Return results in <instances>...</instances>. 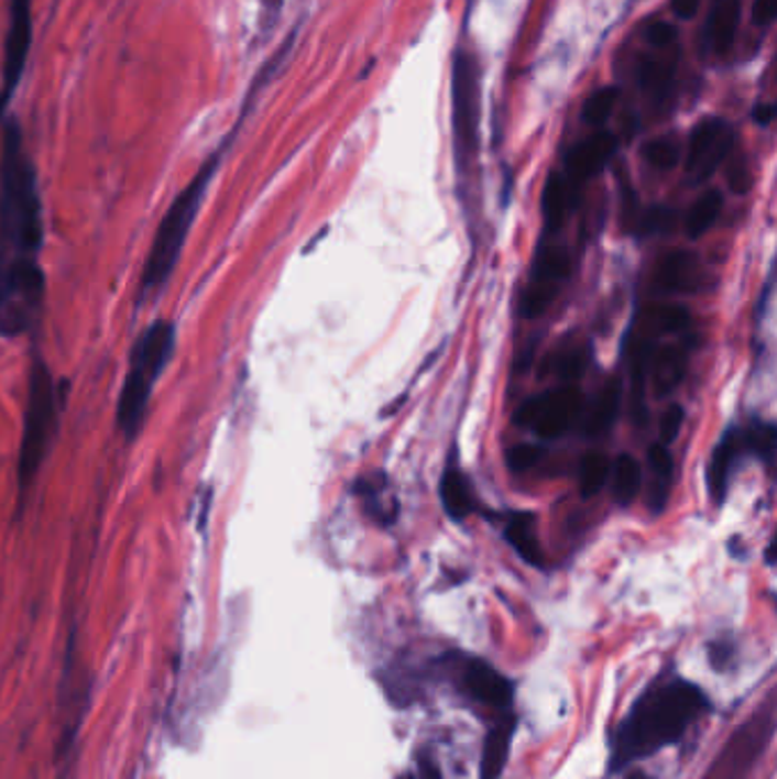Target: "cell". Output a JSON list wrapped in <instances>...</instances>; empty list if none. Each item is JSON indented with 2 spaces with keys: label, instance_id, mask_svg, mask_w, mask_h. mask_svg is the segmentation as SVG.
Returning a JSON list of instances; mask_svg holds the SVG:
<instances>
[{
  "label": "cell",
  "instance_id": "cell-1",
  "mask_svg": "<svg viewBox=\"0 0 777 779\" xmlns=\"http://www.w3.org/2000/svg\"><path fill=\"white\" fill-rule=\"evenodd\" d=\"M704 711H709L707 695L687 679L670 677L650 687L613 734L611 770H623L677 743Z\"/></svg>",
  "mask_w": 777,
  "mask_h": 779
},
{
  "label": "cell",
  "instance_id": "cell-2",
  "mask_svg": "<svg viewBox=\"0 0 777 779\" xmlns=\"http://www.w3.org/2000/svg\"><path fill=\"white\" fill-rule=\"evenodd\" d=\"M44 242V219L37 172L17 121H10L0 151V246L10 257H37Z\"/></svg>",
  "mask_w": 777,
  "mask_h": 779
},
{
  "label": "cell",
  "instance_id": "cell-3",
  "mask_svg": "<svg viewBox=\"0 0 777 779\" xmlns=\"http://www.w3.org/2000/svg\"><path fill=\"white\" fill-rule=\"evenodd\" d=\"M174 347L176 323L167 317L155 319L135 342L131 351V365H128V374L117 402V427L125 440L140 436L146 421L153 387L169 365Z\"/></svg>",
  "mask_w": 777,
  "mask_h": 779
},
{
  "label": "cell",
  "instance_id": "cell-4",
  "mask_svg": "<svg viewBox=\"0 0 777 779\" xmlns=\"http://www.w3.org/2000/svg\"><path fill=\"white\" fill-rule=\"evenodd\" d=\"M221 146L219 151H215L206 162L204 167L197 172L185 189L174 199V204L167 208V215L162 217L157 233L153 238L151 251L146 255V265H144V274H142V292H151L160 285H165L167 278L174 274L185 240L191 231V223L199 215V208L204 204L206 191L219 169V162L223 155Z\"/></svg>",
  "mask_w": 777,
  "mask_h": 779
},
{
  "label": "cell",
  "instance_id": "cell-5",
  "mask_svg": "<svg viewBox=\"0 0 777 779\" xmlns=\"http://www.w3.org/2000/svg\"><path fill=\"white\" fill-rule=\"evenodd\" d=\"M57 421H59V390L48 365L37 355V359L32 361L30 378H28V402L23 410V431H21L19 461H17V476H19L21 493L30 489L37 472L42 470L57 434Z\"/></svg>",
  "mask_w": 777,
  "mask_h": 779
},
{
  "label": "cell",
  "instance_id": "cell-6",
  "mask_svg": "<svg viewBox=\"0 0 777 779\" xmlns=\"http://www.w3.org/2000/svg\"><path fill=\"white\" fill-rule=\"evenodd\" d=\"M775 736V695L766 698L753 716L743 723L700 779H746Z\"/></svg>",
  "mask_w": 777,
  "mask_h": 779
},
{
  "label": "cell",
  "instance_id": "cell-7",
  "mask_svg": "<svg viewBox=\"0 0 777 779\" xmlns=\"http://www.w3.org/2000/svg\"><path fill=\"white\" fill-rule=\"evenodd\" d=\"M479 64L468 51H457L451 62V125L459 167L470 165L479 149Z\"/></svg>",
  "mask_w": 777,
  "mask_h": 779
},
{
  "label": "cell",
  "instance_id": "cell-8",
  "mask_svg": "<svg viewBox=\"0 0 777 779\" xmlns=\"http://www.w3.org/2000/svg\"><path fill=\"white\" fill-rule=\"evenodd\" d=\"M584 408V397H581L574 385H563L552 393H545L525 402L515 413V421L521 427L534 429L540 438L552 440L566 434L574 419Z\"/></svg>",
  "mask_w": 777,
  "mask_h": 779
},
{
  "label": "cell",
  "instance_id": "cell-9",
  "mask_svg": "<svg viewBox=\"0 0 777 779\" xmlns=\"http://www.w3.org/2000/svg\"><path fill=\"white\" fill-rule=\"evenodd\" d=\"M734 140V128L725 119L707 117L698 121L687 146V178L700 185L714 176L732 153Z\"/></svg>",
  "mask_w": 777,
  "mask_h": 779
},
{
  "label": "cell",
  "instance_id": "cell-10",
  "mask_svg": "<svg viewBox=\"0 0 777 779\" xmlns=\"http://www.w3.org/2000/svg\"><path fill=\"white\" fill-rule=\"evenodd\" d=\"M32 44V0H10V23L3 51V89H0V117L17 91Z\"/></svg>",
  "mask_w": 777,
  "mask_h": 779
},
{
  "label": "cell",
  "instance_id": "cell-11",
  "mask_svg": "<svg viewBox=\"0 0 777 779\" xmlns=\"http://www.w3.org/2000/svg\"><path fill=\"white\" fill-rule=\"evenodd\" d=\"M461 689L479 704L493 709H508L513 702V684L493 666L481 659H466L459 668Z\"/></svg>",
  "mask_w": 777,
  "mask_h": 779
},
{
  "label": "cell",
  "instance_id": "cell-12",
  "mask_svg": "<svg viewBox=\"0 0 777 779\" xmlns=\"http://www.w3.org/2000/svg\"><path fill=\"white\" fill-rule=\"evenodd\" d=\"M619 149L616 135L600 130V133L579 142L566 157V178L577 187L598 176L613 157Z\"/></svg>",
  "mask_w": 777,
  "mask_h": 779
},
{
  "label": "cell",
  "instance_id": "cell-13",
  "mask_svg": "<svg viewBox=\"0 0 777 779\" xmlns=\"http://www.w3.org/2000/svg\"><path fill=\"white\" fill-rule=\"evenodd\" d=\"M655 285L664 295H691L704 287V267L691 251H670L661 257L655 274Z\"/></svg>",
  "mask_w": 777,
  "mask_h": 779
},
{
  "label": "cell",
  "instance_id": "cell-14",
  "mask_svg": "<svg viewBox=\"0 0 777 779\" xmlns=\"http://www.w3.org/2000/svg\"><path fill=\"white\" fill-rule=\"evenodd\" d=\"M577 185L570 183L566 178V174H549L545 189H543V199H540V210H543V221L545 229L552 233L559 231L561 226L566 223V219L572 215L574 206H577Z\"/></svg>",
  "mask_w": 777,
  "mask_h": 779
},
{
  "label": "cell",
  "instance_id": "cell-15",
  "mask_svg": "<svg viewBox=\"0 0 777 779\" xmlns=\"http://www.w3.org/2000/svg\"><path fill=\"white\" fill-rule=\"evenodd\" d=\"M515 727H517V718L508 713V716L500 718L495 723V727H491V732L485 734L481 766H479V779H500V775L506 766L508 753H511Z\"/></svg>",
  "mask_w": 777,
  "mask_h": 779
},
{
  "label": "cell",
  "instance_id": "cell-16",
  "mask_svg": "<svg viewBox=\"0 0 777 779\" xmlns=\"http://www.w3.org/2000/svg\"><path fill=\"white\" fill-rule=\"evenodd\" d=\"M687 374V349L685 347H664L650 355L647 365V381H653L657 397L670 395L672 390L685 381Z\"/></svg>",
  "mask_w": 777,
  "mask_h": 779
},
{
  "label": "cell",
  "instance_id": "cell-17",
  "mask_svg": "<svg viewBox=\"0 0 777 779\" xmlns=\"http://www.w3.org/2000/svg\"><path fill=\"white\" fill-rule=\"evenodd\" d=\"M741 21V0H719L716 8L711 10V17L704 28V42L709 48H714L719 55H725L734 40Z\"/></svg>",
  "mask_w": 777,
  "mask_h": 779
},
{
  "label": "cell",
  "instance_id": "cell-18",
  "mask_svg": "<svg viewBox=\"0 0 777 779\" xmlns=\"http://www.w3.org/2000/svg\"><path fill=\"white\" fill-rule=\"evenodd\" d=\"M440 500H442L445 513L455 519V523H461V519H466L474 511L472 485H470L468 476L457 465H447V470L442 474Z\"/></svg>",
  "mask_w": 777,
  "mask_h": 779
},
{
  "label": "cell",
  "instance_id": "cell-19",
  "mask_svg": "<svg viewBox=\"0 0 777 779\" xmlns=\"http://www.w3.org/2000/svg\"><path fill=\"white\" fill-rule=\"evenodd\" d=\"M504 538L517 551L525 563L540 568L543 566V549L538 542L536 517L532 513H515L504 529Z\"/></svg>",
  "mask_w": 777,
  "mask_h": 779
},
{
  "label": "cell",
  "instance_id": "cell-20",
  "mask_svg": "<svg viewBox=\"0 0 777 779\" xmlns=\"http://www.w3.org/2000/svg\"><path fill=\"white\" fill-rule=\"evenodd\" d=\"M647 463H650L653 481L647 489V506L653 513H661L668 502L670 481H672V457L666 445H653L647 449Z\"/></svg>",
  "mask_w": 777,
  "mask_h": 779
},
{
  "label": "cell",
  "instance_id": "cell-21",
  "mask_svg": "<svg viewBox=\"0 0 777 779\" xmlns=\"http://www.w3.org/2000/svg\"><path fill=\"white\" fill-rule=\"evenodd\" d=\"M621 399H623L621 381L609 378L587 415V434L589 436H602L613 427V421H616L619 410H621Z\"/></svg>",
  "mask_w": 777,
  "mask_h": 779
},
{
  "label": "cell",
  "instance_id": "cell-22",
  "mask_svg": "<svg viewBox=\"0 0 777 779\" xmlns=\"http://www.w3.org/2000/svg\"><path fill=\"white\" fill-rule=\"evenodd\" d=\"M741 451V438L734 431H727L725 438L721 440L719 449L714 451V459H711L709 465V491L714 495V500L721 504L727 495V483H730V474L732 468L738 459Z\"/></svg>",
  "mask_w": 777,
  "mask_h": 779
},
{
  "label": "cell",
  "instance_id": "cell-23",
  "mask_svg": "<svg viewBox=\"0 0 777 779\" xmlns=\"http://www.w3.org/2000/svg\"><path fill=\"white\" fill-rule=\"evenodd\" d=\"M570 272H572L570 253L563 246L545 244L538 251V257H536V265H534L529 283L559 289L561 283L570 276Z\"/></svg>",
  "mask_w": 777,
  "mask_h": 779
},
{
  "label": "cell",
  "instance_id": "cell-24",
  "mask_svg": "<svg viewBox=\"0 0 777 779\" xmlns=\"http://www.w3.org/2000/svg\"><path fill=\"white\" fill-rule=\"evenodd\" d=\"M645 338L682 333L691 323V315L679 304H657L645 312Z\"/></svg>",
  "mask_w": 777,
  "mask_h": 779
},
{
  "label": "cell",
  "instance_id": "cell-25",
  "mask_svg": "<svg viewBox=\"0 0 777 779\" xmlns=\"http://www.w3.org/2000/svg\"><path fill=\"white\" fill-rule=\"evenodd\" d=\"M611 474H613V500L621 506H627L636 500L641 485H643V470L638 461L630 453L616 459V463H611Z\"/></svg>",
  "mask_w": 777,
  "mask_h": 779
},
{
  "label": "cell",
  "instance_id": "cell-26",
  "mask_svg": "<svg viewBox=\"0 0 777 779\" xmlns=\"http://www.w3.org/2000/svg\"><path fill=\"white\" fill-rule=\"evenodd\" d=\"M721 210H723V194L719 189L704 191L687 215V235L691 240L702 238L711 229V226L716 223V219L721 217Z\"/></svg>",
  "mask_w": 777,
  "mask_h": 779
},
{
  "label": "cell",
  "instance_id": "cell-27",
  "mask_svg": "<svg viewBox=\"0 0 777 779\" xmlns=\"http://www.w3.org/2000/svg\"><path fill=\"white\" fill-rule=\"evenodd\" d=\"M675 76V62L659 59V57H645L638 69V83L645 94H650L655 101H666V96L672 87Z\"/></svg>",
  "mask_w": 777,
  "mask_h": 779
},
{
  "label": "cell",
  "instance_id": "cell-28",
  "mask_svg": "<svg viewBox=\"0 0 777 779\" xmlns=\"http://www.w3.org/2000/svg\"><path fill=\"white\" fill-rule=\"evenodd\" d=\"M611 476V459L602 451H589L579 463V493L584 500L595 497Z\"/></svg>",
  "mask_w": 777,
  "mask_h": 779
},
{
  "label": "cell",
  "instance_id": "cell-29",
  "mask_svg": "<svg viewBox=\"0 0 777 779\" xmlns=\"http://www.w3.org/2000/svg\"><path fill=\"white\" fill-rule=\"evenodd\" d=\"M621 99V89L619 87H602L598 91H593L589 96V101L584 103V110H581V119H584V123L589 125H602L609 121L613 108H616Z\"/></svg>",
  "mask_w": 777,
  "mask_h": 779
},
{
  "label": "cell",
  "instance_id": "cell-30",
  "mask_svg": "<svg viewBox=\"0 0 777 779\" xmlns=\"http://www.w3.org/2000/svg\"><path fill=\"white\" fill-rule=\"evenodd\" d=\"M679 155H682V149L672 138H657L643 146V157L647 165L661 172L672 169L679 162Z\"/></svg>",
  "mask_w": 777,
  "mask_h": 779
},
{
  "label": "cell",
  "instance_id": "cell-31",
  "mask_svg": "<svg viewBox=\"0 0 777 779\" xmlns=\"http://www.w3.org/2000/svg\"><path fill=\"white\" fill-rule=\"evenodd\" d=\"M587 365H589V349L574 344L557 355L555 372L559 374L561 381H566L570 385L572 381H577L581 374L587 372Z\"/></svg>",
  "mask_w": 777,
  "mask_h": 779
},
{
  "label": "cell",
  "instance_id": "cell-32",
  "mask_svg": "<svg viewBox=\"0 0 777 779\" xmlns=\"http://www.w3.org/2000/svg\"><path fill=\"white\" fill-rule=\"evenodd\" d=\"M672 219H675V212L670 208L655 206L650 210L636 215V221H634L632 229L638 231L641 235H657V233L670 231Z\"/></svg>",
  "mask_w": 777,
  "mask_h": 779
},
{
  "label": "cell",
  "instance_id": "cell-33",
  "mask_svg": "<svg viewBox=\"0 0 777 779\" xmlns=\"http://www.w3.org/2000/svg\"><path fill=\"white\" fill-rule=\"evenodd\" d=\"M775 438L777 431L773 425H755L746 438V445L770 465L775 459Z\"/></svg>",
  "mask_w": 777,
  "mask_h": 779
},
{
  "label": "cell",
  "instance_id": "cell-34",
  "mask_svg": "<svg viewBox=\"0 0 777 779\" xmlns=\"http://www.w3.org/2000/svg\"><path fill=\"white\" fill-rule=\"evenodd\" d=\"M543 457V449L536 445H515L513 449L506 451V461L508 468L515 472H525L532 470Z\"/></svg>",
  "mask_w": 777,
  "mask_h": 779
},
{
  "label": "cell",
  "instance_id": "cell-35",
  "mask_svg": "<svg viewBox=\"0 0 777 779\" xmlns=\"http://www.w3.org/2000/svg\"><path fill=\"white\" fill-rule=\"evenodd\" d=\"M682 425H685V408L679 404L668 406L659 421V434L664 440L661 445H670L679 436V431H682Z\"/></svg>",
  "mask_w": 777,
  "mask_h": 779
},
{
  "label": "cell",
  "instance_id": "cell-36",
  "mask_svg": "<svg viewBox=\"0 0 777 779\" xmlns=\"http://www.w3.org/2000/svg\"><path fill=\"white\" fill-rule=\"evenodd\" d=\"M675 35H677V32H675V28L670 23L655 21L650 28L645 30V42L650 44L653 48H657V51H664V48H668L675 42Z\"/></svg>",
  "mask_w": 777,
  "mask_h": 779
},
{
  "label": "cell",
  "instance_id": "cell-37",
  "mask_svg": "<svg viewBox=\"0 0 777 779\" xmlns=\"http://www.w3.org/2000/svg\"><path fill=\"white\" fill-rule=\"evenodd\" d=\"M402 779H442V775H440V770H438V766H436V761L431 757L419 755L415 770L406 772Z\"/></svg>",
  "mask_w": 777,
  "mask_h": 779
},
{
  "label": "cell",
  "instance_id": "cell-38",
  "mask_svg": "<svg viewBox=\"0 0 777 779\" xmlns=\"http://www.w3.org/2000/svg\"><path fill=\"white\" fill-rule=\"evenodd\" d=\"M777 17V0H755L753 21L762 28H768Z\"/></svg>",
  "mask_w": 777,
  "mask_h": 779
},
{
  "label": "cell",
  "instance_id": "cell-39",
  "mask_svg": "<svg viewBox=\"0 0 777 779\" xmlns=\"http://www.w3.org/2000/svg\"><path fill=\"white\" fill-rule=\"evenodd\" d=\"M730 185L736 194H746L751 189V174H748V167H746V162H734L732 169H730Z\"/></svg>",
  "mask_w": 777,
  "mask_h": 779
},
{
  "label": "cell",
  "instance_id": "cell-40",
  "mask_svg": "<svg viewBox=\"0 0 777 779\" xmlns=\"http://www.w3.org/2000/svg\"><path fill=\"white\" fill-rule=\"evenodd\" d=\"M709 659H711V666H714V668H719V670H723V668H727V663H730V659H732V645H727V643H714V645H711L709 647Z\"/></svg>",
  "mask_w": 777,
  "mask_h": 779
},
{
  "label": "cell",
  "instance_id": "cell-41",
  "mask_svg": "<svg viewBox=\"0 0 777 779\" xmlns=\"http://www.w3.org/2000/svg\"><path fill=\"white\" fill-rule=\"evenodd\" d=\"M700 3L702 0H672L670 10L677 19H693L700 10Z\"/></svg>",
  "mask_w": 777,
  "mask_h": 779
},
{
  "label": "cell",
  "instance_id": "cell-42",
  "mask_svg": "<svg viewBox=\"0 0 777 779\" xmlns=\"http://www.w3.org/2000/svg\"><path fill=\"white\" fill-rule=\"evenodd\" d=\"M775 114H777L775 106H773V103H764V106H757V108H755L753 119H755L757 125H764V128H766V125L775 119Z\"/></svg>",
  "mask_w": 777,
  "mask_h": 779
},
{
  "label": "cell",
  "instance_id": "cell-43",
  "mask_svg": "<svg viewBox=\"0 0 777 779\" xmlns=\"http://www.w3.org/2000/svg\"><path fill=\"white\" fill-rule=\"evenodd\" d=\"M261 3H263V8H265L270 14H276V12L281 10L283 0H261Z\"/></svg>",
  "mask_w": 777,
  "mask_h": 779
},
{
  "label": "cell",
  "instance_id": "cell-44",
  "mask_svg": "<svg viewBox=\"0 0 777 779\" xmlns=\"http://www.w3.org/2000/svg\"><path fill=\"white\" fill-rule=\"evenodd\" d=\"M625 779H655V777H650V775L643 772V770H632Z\"/></svg>",
  "mask_w": 777,
  "mask_h": 779
},
{
  "label": "cell",
  "instance_id": "cell-45",
  "mask_svg": "<svg viewBox=\"0 0 777 779\" xmlns=\"http://www.w3.org/2000/svg\"><path fill=\"white\" fill-rule=\"evenodd\" d=\"M474 3H477V0H470V8H468V14L472 12V6H474Z\"/></svg>",
  "mask_w": 777,
  "mask_h": 779
}]
</instances>
